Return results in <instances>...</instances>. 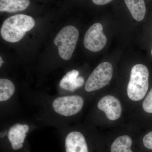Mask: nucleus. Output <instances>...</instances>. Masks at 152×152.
<instances>
[{
  "label": "nucleus",
  "mask_w": 152,
  "mask_h": 152,
  "mask_svg": "<svg viewBox=\"0 0 152 152\" xmlns=\"http://www.w3.org/2000/svg\"><path fill=\"white\" fill-rule=\"evenodd\" d=\"M0 62H1V63H0V66L1 67L3 63V61L1 57H0Z\"/></svg>",
  "instance_id": "obj_17"
},
{
  "label": "nucleus",
  "mask_w": 152,
  "mask_h": 152,
  "mask_svg": "<svg viewBox=\"0 0 152 152\" xmlns=\"http://www.w3.org/2000/svg\"><path fill=\"white\" fill-rule=\"evenodd\" d=\"M149 71L145 66L135 65L131 70L127 86L128 97L132 100L139 101L143 99L149 87Z\"/></svg>",
  "instance_id": "obj_2"
},
{
  "label": "nucleus",
  "mask_w": 152,
  "mask_h": 152,
  "mask_svg": "<svg viewBox=\"0 0 152 152\" xmlns=\"http://www.w3.org/2000/svg\"><path fill=\"white\" fill-rule=\"evenodd\" d=\"M79 72L76 70L68 72L60 81L59 86L61 88L74 91L81 87L84 83V79L79 77Z\"/></svg>",
  "instance_id": "obj_10"
},
{
  "label": "nucleus",
  "mask_w": 152,
  "mask_h": 152,
  "mask_svg": "<svg viewBox=\"0 0 152 152\" xmlns=\"http://www.w3.org/2000/svg\"><path fill=\"white\" fill-rule=\"evenodd\" d=\"M151 55H152V50H151Z\"/></svg>",
  "instance_id": "obj_18"
},
{
  "label": "nucleus",
  "mask_w": 152,
  "mask_h": 152,
  "mask_svg": "<svg viewBox=\"0 0 152 152\" xmlns=\"http://www.w3.org/2000/svg\"><path fill=\"white\" fill-rule=\"evenodd\" d=\"M15 91V85L7 79H0V102L7 101L13 96Z\"/></svg>",
  "instance_id": "obj_14"
},
{
  "label": "nucleus",
  "mask_w": 152,
  "mask_h": 152,
  "mask_svg": "<svg viewBox=\"0 0 152 152\" xmlns=\"http://www.w3.org/2000/svg\"><path fill=\"white\" fill-rule=\"evenodd\" d=\"M35 22L32 17L18 14L10 17L3 23L1 34L4 40L10 43L19 42L26 33L34 26Z\"/></svg>",
  "instance_id": "obj_1"
},
{
  "label": "nucleus",
  "mask_w": 152,
  "mask_h": 152,
  "mask_svg": "<svg viewBox=\"0 0 152 152\" xmlns=\"http://www.w3.org/2000/svg\"><path fill=\"white\" fill-rule=\"evenodd\" d=\"M103 26L96 23L90 27L85 34L84 45L86 48L93 52L99 51L105 46L107 39L103 31Z\"/></svg>",
  "instance_id": "obj_6"
},
{
  "label": "nucleus",
  "mask_w": 152,
  "mask_h": 152,
  "mask_svg": "<svg viewBox=\"0 0 152 152\" xmlns=\"http://www.w3.org/2000/svg\"><path fill=\"white\" fill-rule=\"evenodd\" d=\"M142 107L145 112L152 113V88L144 100Z\"/></svg>",
  "instance_id": "obj_15"
},
{
  "label": "nucleus",
  "mask_w": 152,
  "mask_h": 152,
  "mask_svg": "<svg viewBox=\"0 0 152 152\" xmlns=\"http://www.w3.org/2000/svg\"><path fill=\"white\" fill-rule=\"evenodd\" d=\"M98 108L104 112L106 116L111 121H115L121 117L122 107L119 100L114 96L107 95L98 102Z\"/></svg>",
  "instance_id": "obj_9"
},
{
  "label": "nucleus",
  "mask_w": 152,
  "mask_h": 152,
  "mask_svg": "<svg viewBox=\"0 0 152 152\" xmlns=\"http://www.w3.org/2000/svg\"><path fill=\"white\" fill-rule=\"evenodd\" d=\"M84 101L77 95L58 97L53 101L52 107L56 113L64 117L77 114L83 107Z\"/></svg>",
  "instance_id": "obj_5"
},
{
  "label": "nucleus",
  "mask_w": 152,
  "mask_h": 152,
  "mask_svg": "<svg viewBox=\"0 0 152 152\" xmlns=\"http://www.w3.org/2000/svg\"><path fill=\"white\" fill-rule=\"evenodd\" d=\"M84 135L78 131L68 133L64 140V152H92Z\"/></svg>",
  "instance_id": "obj_8"
},
{
  "label": "nucleus",
  "mask_w": 152,
  "mask_h": 152,
  "mask_svg": "<svg viewBox=\"0 0 152 152\" xmlns=\"http://www.w3.org/2000/svg\"><path fill=\"white\" fill-rule=\"evenodd\" d=\"M132 16L137 21H141L146 11L144 0H124Z\"/></svg>",
  "instance_id": "obj_12"
},
{
  "label": "nucleus",
  "mask_w": 152,
  "mask_h": 152,
  "mask_svg": "<svg viewBox=\"0 0 152 152\" xmlns=\"http://www.w3.org/2000/svg\"><path fill=\"white\" fill-rule=\"evenodd\" d=\"M30 4L29 0H0V11L14 12L24 10Z\"/></svg>",
  "instance_id": "obj_13"
},
{
  "label": "nucleus",
  "mask_w": 152,
  "mask_h": 152,
  "mask_svg": "<svg viewBox=\"0 0 152 152\" xmlns=\"http://www.w3.org/2000/svg\"><path fill=\"white\" fill-rule=\"evenodd\" d=\"M113 67L109 62L99 64L88 78L85 85V90L88 92L94 91L104 88L111 80Z\"/></svg>",
  "instance_id": "obj_4"
},
{
  "label": "nucleus",
  "mask_w": 152,
  "mask_h": 152,
  "mask_svg": "<svg viewBox=\"0 0 152 152\" xmlns=\"http://www.w3.org/2000/svg\"><path fill=\"white\" fill-rule=\"evenodd\" d=\"M78 31L73 26L65 27L60 31L54 42L58 47L60 57L64 60L70 59L78 39Z\"/></svg>",
  "instance_id": "obj_3"
},
{
  "label": "nucleus",
  "mask_w": 152,
  "mask_h": 152,
  "mask_svg": "<svg viewBox=\"0 0 152 152\" xmlns=\"http://www.w3.org/2000/svg\"><path fill=\"white\" fill-rule=\"evenodd\" d=\"M113 0H92L93 3L97 5H104L109 4Z\"/></svg>",
  "instance_id": "obj_16"
},
{
  "label": "nucleus",
  "mask_w": 152,
  "mask_h": 152,
  "mask_svg": "<svg viewBox=\"0 0 152 152\" xmlns=\"http://www.w3.org/2000/svg\"><path fill=\"white\" fill-rule=\"evenodd\" d=\"M134 141L130 136H120L114 140L110 145V152H134Z\"/></svg>",
  "instance_id": "obj_11"
},
{
  "label": "nucleus",
  "mask_w": 152,
  "mask_h": 152,
  "mask_svg": "<svg viewBox=\"0 0 152 152\" xmlns=\"http://www.w3.org/2000/svg\"><path fill=\"white\" fill-rule=\"evenodd\" d=\"M29 129L28 125L20 124H15L10 128L8 132L7 140L11 151L19 152L24 149Z\"/></svg>",
  "instance_id": "obj_7"
}]
</instances>
